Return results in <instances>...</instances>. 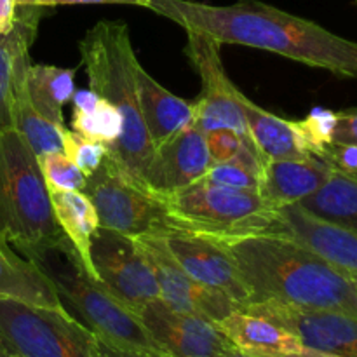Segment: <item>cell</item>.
Instances as JSON below:
<instances>
[{"label":"cell","mask_w":357,"mask_h":357,"mask_svg":"<svg viewBox=\"0 0 357 357\" xmlns=\"http://www.w3.org/2000/svg\"><path fill=\"white\" fill-rule=\"evenodd\" d=\"M150 10L220 45L261 49L312 68L357 79V42L265 2L237 0L230 6H213L195 0H152Z\"/></svg>","instance_id":"obj_1"},{"label":"cell","mask_w":357,"mask_h":357,"mask_svg":"<svg viewBox=\"0 0 357 357\" xmlns=\"http://www.w3.org/2000/svg\"><path fill=\"white\" fill-rule=\"evenodd\" d=\"M223 244L250 289L248 305L279 303L357 317L352 275L303 244L279 234H258Z\"/></svg>","instance_id":"obj_2"},{"label":"cell","mask_w":357,"mask_h":357,"mask_svg":"<svg viewBox=\"0 0 357 357\" xmlns=\"http://www.w3.org/2000/svg\"><path fill=\"white\" fill-rule=\"evenodd\" d=\"M89 89L114 105L122 117V135L107 146V159L122 176L143 187V171L153 152L138 100V61L124 21H100L79 42ZM149 192V190H146Z\"/></svg>","instance_id":"obj_3"},{"label":"cell","mask_w":357,"mask_h":357,"mask_svg":"<svg viewBox=\"0 0 357 357\" xmlns=\"http://www.w3.org/2000/svg\"><path fill=\"white\" fill-rule=\"evenodd\" d=\"M21 255L47 275L65 309L93 331L98 340L115 347L164 352L138 314L87 274L79 253L65 236L21 251Z\"/></svg>","instance_id":"obj_4"},{"label":"cell","mask_w":357,"mask_h":357,"mask_svg":"<svg viewBox=\"0 0 357 357\" xmlns=\"http://www.w3.org/2000/svg\"><path fill=\"white\" fill-rule=\"evenodd\" d=\"M157 199L164 206L167 227L218 243L271 234L279 209L260 192L225 187L208 178Z\"/></svg>","instance_id":"obj_5"},{"label":"cell","mask_w":357,"mask_h":357,"mask_svg":"<svg viewBox=\"0 0 357 357\" xmlns=\"http://www.w3.org/2000/svg\"><path fill=\"white\" fill-rule=\"evenodd\" d=\"M59 236L37 155L16 129H0V239L21 253Z\"/></svg>","instance_id":"obj_6"},{"label":"cell","mask_w":357,"mask_h":357,"mask_svg":"<svg viewBox=\"0 0 357 357\" xmlns=\"http://www.w3.org/2000/svg\"><path fill=\"white\" fill-rule=\"evenodd\" d=\"M0 342L10 357H98V338L66 309L0 300Z\"/></svg>","instance_id":"obj_7"},{"label":"cell","mask_w":357,"mask_h":357,"mask_svg":"<svg viewBox=\"0 0 357 357\" xmlns=\"http://www.w3.org/2000/svg\"><path fill=\"white\" fill-rule=\"evenodd\" d=\"M84 192L93 201L100 229L142 237L167 227L166 211L159 199L122 176L107 157L87 178Z\"/></svg>","instance_id":"obj_8"},{"label":"cell","mask_w":357,"mask_h":357,"mask_svg":"<svg viewBox=\"0 0 357 357\" xmlns=\"http://www.w3.org/2000/svg\"><path fill=\"white\" fill-rule=\"evenodd\" d=\"M91 258L101 284L132 312L160 298L159 284L142 243L136 237L98 229Z\"/></svg>","instance_id":"obj_9"},{"label":"cell","mask_w":357,"mask_h":357,"mask_svg":"<svg viewBox=\"0 0 357 357\" xmlns=\"http://www.w3.org/2000/svg\"><path fill=\"white\" fill-rule=\"evenodd\" d=\"M187 37L185 52L202 84L201 96L194 100L195 124L204 132L227 128L248 135L243 114L244 94L227 75L220 44L197 31H187Z\"/></svg>","instance_id":"obj_10"},{"label":"cell","mask_w":357,"mask_h":357,"mask_svg":"<svg viewBox=\"0 0 357 357\" xmlns=\"http://www.w3.org/2000/svg\"><path fill=\"white\" fill-rule=\"evenodd\" d=\"M152 234L190 278L227 293L241 309L250 303V289L225 244L173 227Z\"/></svg>","instance_id":"obj_11"},{"label":"cell","mask_w":357,"mask_h":357,"mask_svg":"<svg viewBox=\"0 0 357 357\" xmlns=\"http://www.w3.org/2000/svg\"><path fill=\"white\" fill-rule=\"evenodd\" d=\"M136 239H139L152 265L157 284H159L160 300L171 309L201 316L215 324L232 314L234 310L241 309L236 300L230 298L227 293L190 278L167 253L155 234H146Z\"/></svg>","instance_id":"obj_12"},{"label":"cell","mask_w":357,"mask_h":357,"mask_svg":"<svg viewBox=\"0 0 357 357\" xmlns=\"http://www.w3.org/2000/svg\"><path fill=\"white\" fill-rule=\"evenodd\" d=\"M138 316L150 337L171 357H220L236 349L215 323L171 309L160 298L146 303Z\"/></svg>","instance_id":"obj_13"},{"label":"cell","mask_w":357,"mask_h":357,"mask_svg":"<svg viewBox=\"0 0 357 357\" xmlns=\"http://www.w3.org/2000/svg\"><path fill=\"white\" fill-rule=\"evenodd\" d=\"M211 166L206 132L194 122L153 149L143 171V187L155 197L173 194L206 178Z\"/></svg>","instance_id":"obj_14"},{"label":"cell","mask_w":357,"mask_h":357,"mask_svg":"<svg viewBox=\"0 0 357 357\" xmlns=\"http://www.w3.org/2000/svg\"><path fill=\"white\" fill-rule=\"evenodd\" d=\"M243 309L281 324L298 337L307 349L340 357H357V317L279 303H251Z\"/></svg>","instance_id":"obj_15"},{"label":"cell","mask_w":357,"mask_h":357,"mask_svg":"<svg viewBox=\"0 0 357 357\" xmlns=\"http://www.w3.org/2000/svg\"><path fill=\"white\" fill-rule=\"evenodd\" d=\"M271 234L289 237L357 278V234L310 215L298 204L282 206Z\"/></svg>","instance_id":"obj_16"},{"label":"cell","mask_w":357,"mask_h":357,"mask_svg":"<svg viewBox=\"0 0 357 357\" xmlns=\"http://www.w3.org/2000/svg\"><path fill=\"white\" fill-rule=\"evenodd\" d=\"M333 173V166L321 157L265 160L260 194L275 208L298 204L316 194Z\"/></svg>","instance_id":"obj_17"},{"label":"cell","mask_w":357,"mask_h":357,"mask_svg":"<svg viewBox=\"0 0 357 357\" xmlns=\"http://www.w3.org/2000/svg\"><path fill=\"white\" fill-rule=\"evenodd\" d=\"M227 340L244 354L257 357H282L302 354L305 345L298 337L268 317L237 309L216 323Z\"/></svg>","instance_id":"obj_18"},{"label":"cell","mask_w":357,"mask_h":357,"mask_svg":"<svg viewBox=\"0 0 357 357\" xmlns=\"http://www.w3.org/2000/svg\"><path fill=\"white\" fill-rule=\"evenodd\" d=\"M42 13V7L17 6L16 24L0 37V129H14V87L31 65L30 47L37 37Z\"/></svg>","instance_id":"obj_19"},{"label":"cell","mask_w":357,"mask_h":357,"mask_svg":"<svg viewBox=\"0 0 357 357\" xmlns=\"http://www.w3.org/2000/svg\"><path fill=\"white\" fill-rule=\"evenodd\" d=\"M138 100L153 149L195 122V101L167 91L143 66L138 70Z\"/></svg>","instance_id":"obj_20"},{"label":"cell","mask_w":357,"mask_h":357,"mask_svg":"<svg viewBox=\"0 0 357 357\" xmlns=\"http://www.w3.org/2000/svg\"><path fill=\"white\" fill-rule=\"evenodd\" d=\"M65 309L47 275L7 241L0 239V300Z\"/></svg>","instance_id":"obj_21"},{"label":"cell","mask_w":357,"mask_h":357,"mask_svg":"<svg viewBox=\"0 0 357 357\" xmlns=\"http://www.w3.org/2000/svg\"><path fill=\"white\" fill-rule=\"evenodd\" d=\"M243 114L248 136L265 160L302 159L312 153L307 150L295 121H288L243 98Z\"/></svg>","instance_id":"obj_22"},{"label":"cell","mask_w":357,"mask_h":357,"mask_svg":"<svg viewBox=\"0 0 357 357\" xmlns=\"http://www.w3.org/2000/svg\"><path fill=\"white\" fill-rule=\"evenodd\" d=\"M49 201L59 230L79 253L86 272L100 281L91 258L93 237L100 229L93 201L87 197L86 192H49Z\"/></svg>","instance_id":"obj_23"},{"label":"cell","mask_w":357,"mask_h":357,"mask_svg":"<svg viewBox=\"0 0 357 357\" xmlns=\"http://www.w3.org/2000/svg\"><path fill=\"white\" fill-rule=\"evenodd\" d=\"M77 68L54 65H30L24 77L31 107L58 128H65L63 108L75 94Z\"/></svg>","instance_id":"obj_24"},{"label":"cell","mask_w":357,"mask_h":357,"mask_svg":"<svg viewBox=\"0 0 357 357\" xmlns=\"http://www.w3.org/2000/svg\"><path fill=\"white\" fill-rule=\"evenodd\" d=\"M298 206L324 222L357 234V180L335 167L326 183Z\"/></svg>","instance_id":"obj_25"},{"label":"cell","mask_w":357,"mask_h":357,"mask_svg":"<svg viewBox=\"0 0 357 357\" xmlns=\"http://www.w3.org/2000/svg\"><path fill=\"white\" fill-rule=\"evenodd\" d=\"M72 100L73 131L105 146L117 142L122 135V117L114 105L91 89L75 91Z\"/></svg>","instance_id":"obj_26"},{"label":"cell","mask_w":357,"mask_h":357,"mask_svg":"<svg viewBox=\"0 0 357 357\" xmlns=\"http://www.w3.org/2000/svg\"><path fill=\"white\" fill-rule=\"evenodd\" d=\"M28 70V68H26ZM26 70L17 79L14 87V103H13V122L14 129L24 138V142L30 145L31 152L35 155H44L51 152H63L61 145V128L49 122L42 117L33 107L26 94L24 86V77Z\"/></svg>","instance_id":"obj_27"},{"label":"cell","mask_w":357,"mask_h":357,"mask_svg":"<svg viewBox=\"0 0 357 357\" xmlns=\"http://www.w3.org/2000/svg\"><path fill=\"white\" fill-rule=\"evenodd\" d=\"M265 159L258 152L257 146L246 136L239 152L225 162L213 164L206 178L215 183L225 185L232 188H244V190H260L261 171H264Z\"/></svg>","instance_id":"obj_28"},{"label":"cell","mask_w":357,"mask_h":357,"mask_svg":"<svg viewBox=\"0 0 357 357\" xmlns=\"http://www.w3.org/2000/svg\"><path fill=\"white\" fill-rule=\"evenodd\" d=\"M38 169L47 192H84L87 176L63 152L37 157Z\"/></svg>","instance_id":"obj_29"},{"label":"cell","mask_w":357,"mask_h":357,"mask_svg":"<svg viewBox=\"0 0 357 357\" xmlns=\"http://www.w3.org/2000/svg\"><path fill=\"white\" fill-rule=\"evenodd\" d=\"M337 112L323 107L312 108L305 119L295 121L296 128H298L300 131V136H302L307 150H309L312 155L323 159L326 150L333 145V135L335 128H337Z\"/></svg>","instance_id":"obj_30"},{"label":"cell","mask_w":357,"mask_h":357,"mask_svg":"<svg viewBox=\"0 0 357 357\" xmlns=\"http://www.w3.org/2000/svg\"><path fill=\"white\" fill-rule=\"evenodd\" d=\"M61 145L63 153L86 174L87 178L103 164L107 157V146L103 143L93 142L84 138L82 135L75 132L73 129L61 128Z\"/></svg>","instance_id":"obj_31"},{"label":"cell","mask_w":357,"mask_h":357,"mask_svg":"<svg viewBox=\"0 0 357 357\" xmlns=\"http://www.w3.org/2000/svg\"><path fill=\"white\" fill-rule=\"evenodd\" d=\"M246 136L248 135H241V132L227 128L213 129V131L206 132V145H208L213 164L225 162V160L232 159L241 150Z\"/></svg>","instance_id":"obj_32"},{"label":"cell","mask_w":357,"mask_h":357,"mask_svg":"<svg viewBox=\"0 0 357 357\" xmlns=\"http://www.w3.org/2000/svg\"><path fill=\"white\" fill-rule=\"evenodd\" d=\"M337 128L333 135V145L354 146L357 149V108L337 112Z\"/></svg>","instance_id":"obj_33"},{"label":"cell","mask_w":357,"mask_h":357,"mask_svg":"<svg viewBox=\"0 0 357 357\" xmlns=\"http://www.w3.org/2000/svg\"><path fill=\"white\" fill-rule=\"evenodd\" d=\"M323 159L335 169L349 174V176L357 180V149L354 146L344 145H331L323 155Z\"/></svg>","instance_id":"obj_34"},{"label":"cell","mask_w":357,"mask_h":357,"mask_svg":"<svg viewBox=\"0 0 357 357\" xmlns=\"http://www.w3.org/2000/svg\"><path fill=\"white\" fill-rule=\"evenodd\" d=\"M152 0H17V6H33L47 9L58 6H101V3H117V6H136L150 9Z\"/></svg>","instance_id":"obj_35"},{"label":"cell","mask_w":357,"mask_h":357,"mask_svg":"<svg viewBox=\"0 0 357 357\" xmlns=\"http://www.w3.org/2000/svg\"><path fill=\"white\" fill-rule=\"evenodd\" d=\"M98 357H171V356L166 354V352L115 347V345L105 344V342L98 340Z\"/></svg>","instance_id":"obj_36"},{"label":"cell","mask_w":357,"mask_h":357,"mask_svg":"<svg viewBox=\"0 0 357 357\" xmlns=\"http://www.w3.org/2000/svg\"><path fill=\"white\" fill-rule=\"evenodd\" d=\"M17 0H0V37L7 35L16 24Z\"/></svg>","instance_id":"obj_37"},{"label":"cell","mask_w":357,"mask_h":357,"mask_svg":"<svg viewBox=\"0 0 357 357\" xmlns=\"http://www.w3.org/2000/svg\"><path fill=\"white\" fill-rule=\"evenodd\" d=\"M298 357H340L335 354H328V352H321V351H314V349H303L302 354H298Z\"/></svg>","instance_id":"obj_38"},{"label":"cell","mask_w":357,"mask_h":357,"mask_svg":"<svg viewBox=\"0 0 357 357\" xmlns=\"http://www.w3.org/2000/svg\"><path fill=\"white\" fill-rule=\"evenodd\" d=\"M220 357H257V356H250V354H244V352L237 351V349H234V351L227 352V354L220 356Z\"/></svg>","instance_id":"obj_39"},{"label":"cell","mask_w":357,"mask_h":357,"mask_svg":"<svg viewBox=\"0 0 357 357\" xmlns=\"http://www.w3.org/2000/svg\"><path fill=\"white\" fill-rule=\"evenodd\" d=\"M0 357H10L9 352H7V349L3 347L2 342H0Z\"/></svg>","instance_id":"obj_40"},{"label":"cell","mask_w":357,"mask_h":357,"mask_svg":"<svg viewBox=\"0 0 357 357\" xmlns=\"http://www.w3.org/2000/svg\"><path fill=\"white\" fill-rule=\"evenodd\" d=\"M352 281H354V284H356V289H357V278H354V275H352Z\"/></svg>","instance_id":"obj_41"},{"label":"cell","mask_w":357,"mask_h":357,"mask_svg":"<svg viewBox=\"0 0 357 357\" xmlns=\"http://www.w3.org/2000/svg\"><path fill=\"white\" fill-rule=\"evenodd\" d=\"M282 357H298V356H282Z\"/></svg>","instance_id":"obj_42"},{"label":"cell","mask_w":357,"mask_h":357,"mask_svg":"<svg viewBox=\"0 0 357 357\" xmlns=\"http://www.w3.org/2000/svg\"><path fill=\"white\" fill-rule=\"evenodd\" d=\"M354 3H356V6H357V0H354Z\"/></svg>","instance_id":"obj_43"}]
</instances>
